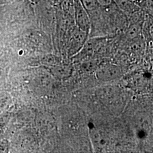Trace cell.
<instances>
[{
	"label": "cell",
	"mask_w": 153,
	"mask_h": 153,
	"mask_svg": "<svg viewBox=\"0 0 153 153\" xmlns=\"http://www.w3.org/2000/svg\"><path fill=\"white\" fill-rule=\"evenodd\" d=\"M141 31V26L139 25H132L128 31L127 35L129 38L133 39L137 37Z\"/></svg>",
	"instance_id": "6"
},
{
	"label": "cell",
	"mask_w": 153,
	"mask_h": 153,
	"mask_svg": "<svg viewBox=\"0 0 153 153\" xmlns=\"http://www.w3.org/2000/svg\"><path fill=\"white\" fill-rule=\"evenodd\" d=\"M133 1H134L136 3H137V2H139V1H140L141 0H133Z\"/></svg>",
	"instance_id": "9"
},
{
	"label": "cell",
	"mask_w": 153,
	"mask_h": 153,
	"mask_svg": "<svg viewBox=\"0 0 153 153\" xmlns=\"http://www.w3.org/2000/svg\"><path fill=\"white\" fill-rule=\"evenodd\" d=\"M115 5L126 14L132 15L140 11V7L133 0H115Z\"/></svg>",
	"instance_id": "3"
},
{
	"label": "cell",
	"mask_w": 153,
	"mask_h": 153,
	"mask_svg": "<svg viewBox=\"0 0 153 153\" xmlns=\"http://www.w3.org/2000/svg\"><path fill=\"white\" fill-rule=\"evenodd\" d=\"M79 1L88 14L96 11L99 8L96 0H79Z\"/></svg>",
	"instance_id": "5"
},
{
	"label": "cell",
	"mask_w": 153,
	"mask_h": 153,
	"mask_svg": "<svg viewBox=\"0 0 153 153\" xmlns=\"http://www.w3.org/2000/svg\"><path fill=\"white\" fill-rule=\"evenodd\" d=\"M73 71L71 66L69 65L64 64L57 68L56 74L57 76L61 78H67L71 76Z\"/></svg>",
	"instance_id": "4"
},
{
	"label": "cell",
	"mask_w": 153,
	"mask_h": 153,
	"mask_svg": "<svg viewBox=\"0 0 153 153\" xmlns=\"http://www.w3.org/2000/svg\"><path fill=\"white\" fill-rule=\"evenodd\" d=\"M82 69L86 71H91L93 70L94 67V64L92 62H86L85 64H82Z\"/></svg>",
	"instance_id": "8"
},
{
	"label": "cell",
	"mask_w": 153,
	"mask_h": 153,
	"mask_svg": "<svg viewBox=\"0 0 153 153\" xmlns=\"http://www.w3.org/2000/svg\"><path fill=\"white\" fill-rule=\"evenodd\" d=\"M98 7L102 9H108L115 5V0H96Z\"/></svg>",
	"instance_id": "7"
},
{
	"label": "cell",
	"mask_w": 153,
	"mask_h": 153,
	"mask_svg": "<svg viewBox=\"0 0 153 153\" xmlns=\"http://www.w3.org/2000/svg\"><path fill=\"white\" fill-rule=\"evenodd\" d=\"M73 9L76 27L88 33L90 29L89 14L82 6L79 0H73Z\"/></svg>",
	"instance_id": "1"
},
{
	"label": "cell",
	"mask_w": 153,
	"mask_h": 153,
	"mask_svg": "<svg viewBox=\"0 0 153 153\" xmlns=\"http://www.w3.org/2000/svg\"><path fill=\"white\" fill-rule=\"evenodd\" d=\"M121 74L120 69L116 66L107 65L100 67L97 71L98 79L102 81L114 80Z\"/></svg>",
	"instance_id": "2"
}]
</instances>
